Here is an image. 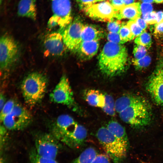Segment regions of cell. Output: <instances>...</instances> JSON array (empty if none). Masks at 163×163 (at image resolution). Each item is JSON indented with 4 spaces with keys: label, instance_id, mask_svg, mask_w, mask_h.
Returning <instances> with one entry per match:
<instances>
[{
    "label": "cell",
    "instance_id": "obj_1",
    "mask_svg": "<svg viewBox=\"0 0 163 163\" xmlns=\"http://www.w3.org/2000/svg\"><path fill=\"white\" fill-rule=\"evenodd\" d=\"M115 109L123 121L135 128L147 126L152 120L151 105L141 96L130 94L121 96L115 101Z\"/></svg>",
    "mask_w": 163,
    "mask_h": 163
},
{
    "label": "cell",
    "instance_id": "obj_2",
    "mask_svg": "<svg viewBox=\"0 0 163 163\" xmlns=\"http://www.w3.org/2000/svg\"><path fill=\"white\" fill-rule=\"evenodd\" d=\"M128 59L127 51L124 46L108 41L98 56L99 70L108 77L119 75L125 71Z\"/></svg>",
    "mask_w": 163,
    "mask_h": 163
},
{
    "label": "cell",
    "instance_id": "obj_3",
    "mask_svg": "<svg viewBox=\"0 0 163 163\" xmlns=\"http://www.w3.org/2000/svg\"><path fill=\"white\" fill-rule=\"evenodd\" d=\"M47 84V78L40 73L33 72L26 76L21 85L25 103L32 107L40 102L45 94Z\"/></svg>",
    "mask_w": 163,
    "mask_h": 163
},
{
    "label": "cell",
    "instance_id": "obj_4",
    "mask_svg": "<svg viewBox=\"0 0 163 163\" xmlns=\"http://www.w3.org/2000/svg\"><path fill=\"white\" fill-rule=\"evenodd\" d=\"M96 136L107 155L114 163H121L126 158L129 148L116 138L106 127L100 128Z\"/></svg>",
    "mask_w": 163,
    "mask_h": 163
},
{
    "label": "cell",
    "instance_id": "obj_5",
    "mask_svg": "<svg viewBox=\"0 0 163 163\" xmlns=\"http://www.w3.org/2000/svg\"><path fill=\"white\" fill-rule=\"evenodd\" d=\"M53 15L49 19L48 28L52 29L59 27V31L63 30L72 22L70 0H51Z\"/></svg>",
    "mask_w": 163,
    "mask_h": 163
},
{
    "label": "cell",
    "instance_id": "obj_6",
    "mask_svg": "<svg viewBox=\"0 0 163 163\" xmlns=\"http://www.w3.org/2000/svg\"><path fill=\"white\" fill-rule=\"evenodd\" d=\"M78 124L70 115H61L53 124L50 133L59 141L71 147L73 136Z\"/></svg>",
    "mask_w": 163,
    "mask_h": 163
},
{
    "label": "cell",
    "instance_id": "obj_7",
    "mask_svg": "<svg viewBox=\"0 0 163 163\" xmlns=\"http://www.w3.org/2000/svg\"><path fill=\"white\" fill-rule=\"evenodd\" d=\"M19 55L18 44L11 36L2 35L0 39V65L2 72H7L18 60Z\"/></svg>",
    "mask_w": 163,
    "mask_h": 163
},
{
    "label": "cell",
    "instance_id": "obj_8",
    "mask_svg": "<svg viewBox=\"0 0 163 163\" xmlns=\"http://www.w3.org/2000/svg\"><path fill=\"white\" fill-rule=\"evenodd\" d=\"M52 102L67 106L75 112L79 113L80 109L75 102L69 80L64 75L50 94Z\"/></svg>",
    "mask_w": 163,
    "mask_h": 163
},
{
    "label": "cell",
    "instance_id": "obj_9",
    "mask_svg": "<svg viewBox=\"0 0 163 163\" xmlns=\"http://www.w3.org/2000/svg\"><path fill=\"white\" fill-rule=\"evenodd\" d=\"M32 120V115L28 110L16 103L2 122L7 129L18 131L26 128L30 124Z\"/></svg>",
    "mask_w": 163,
    "mask_h": 163
},
{
    "label": "cell",
    "instance_id": "obj_10",
    "mask_svg": "<svg viewBox=\"0 0 163 163\" xmlns=\"http://www.w3.org/2000/svg\"><path fill=\"white\" fill-rule=\"evenodd\" d=\"M34 147L37 153L42 156L56 159L61 145L59 141L51 133H40L34 137Z\"/></svg>",
    "mask_w": 163,
    "mask_h": 163
},
{
    "label": "cell",
    "instance_id": "obj_11",
    "mask_svg": "<svg viewBox=\"0 0 163 163\" xmlns=\"http://www.w3.org/2000/svg\"><path fill=\"white\" fill-rule=\"evenodd\" d=\"M146 89L154 102L163 106V59L160 61L150 77Z\"/></svg>",
    "mask_w": 163,
    "mask_h": 163
},
{
    "label": "cell",
    "instance_id": "obj_12",
    "mask_svg": "<svg viewBox=\"0 0 163 163\" xmlns=\"http://www.w3.org/2000/svg\"><path fill=\"white\" fill-rule=\"evenodd\" d=\"M84 25L79 19L75 20L62 33L63 40L66 48L75 53L82 42L81 35Z\"/></svg>",
    "mask_w": 163,
    "mask_h": 163
},
{
    "label": "cell",
    "instance_id": "obj_13",
    "mask_svg": "<svg viewBox=\"0 0 163 163\" xmlns=\"http://www.w3.org/2000/svg\"><path fill=\"white\" fill-rule=\"evenodd\" d=\"M86 14L94 19L110 22L115 18L117 11L109 2L92 4L82 9Z\"/></svg>",
    "mask_w": 163,
    "mask_h": 163
},
{
    "label": "cell",
    "instance_id": "obj_14",
    "mask_svg": "<svg viewBox=\"0 0 163 163\" xmlns=\"http://www.w3.org/2000/svg\"><path fill=\"white\" fill-rule=\"evenodd\" d=\"M44 46L45 54L55 56L62 55L66 47L63 41L62 33L59 31L49 34L44 39Z\"/></svg>",
    "mask_w": 163,
    "mask_h": 163
},
{
    "label": "cell",
    "instance_id": "obj_15",
    "mask_svg": "<svg viewBox=\"0 0 163 163\" xmlns=\"http://www.w3.org/2000/svg\"><path fill=\"white\" fill-rule=\"evenodd\" d=\"M142 13L139 2H135L125 5L120 10L117 11L115 18L120 20L127 18L135 20L140 18Z\"/></svg>",
    "mask_w": 163,
    "mask_h": 163
},
{
    "label": "cell",
    "instance_id": "obj_16",
    "mask_svg": "<svg viewBox=\"0 0 163 163\" xmlns=\"http://www.w3.org/2000/svg\"><path fill=\"white\" fill-rule=\"evenodd\" d=\"M37 0H20L17 8V14L20 17L36 20Z\"/></svg>",
    "mask_w": 163,
    "mask_h": 163
},
{
    "label": "cell",
    "instance_id": "obj_17",
    "mask_svg": "<svg viewBox=\"0 0 163 163\" xmlns=\"http://www.w3.org/2000/svg\"><path fill=\"white\" fill-rule=\"evenodd\" d=\"M99 47L98 41H82L75 53L82 59H89L97 53Z\"/></svg>",
    "mask_w": 163,
    "mask_h": 163
},
{
    "label": "cell",
    "instance_id": "obj_18",
    "mask_svg": "<svg viewBox=\"0 0 163 163\" xmlns=\"http://www.w3.org/2000/svg\"><path fill=\"white\" fill-rule=\"evenodd\" d=\"M107 128L125 146L129 148V142L125 129L117 121L111 120L108 123Z\"/></svg>",
    "mask_w": 163,
    "mask_h": 163
},
{
    "label": "cell",
    "instance_id": "obj_19",
    "mask_svg": "<svg viewBox=\"0 0 163 163\" xmlns=\"http://www.w3.org/2000/svg\"><path fill=\"white\" fill-rule=\"evenodd\" d=\"M85 98L88 104L93 107L102 108L104 106L105 94L95 89L87 90L85 94Z\"/></svg>",
    "mask_w": 163,
    "mask_h": 163
},
{
    "label": "cell",
    "instance_id": "obj_20",
    "mask_svg": "<svg viewBox=\"0 0 163 163\" xmlns=\"http://www.w3.org/2000/svg\"><path fill=\"white\" fill-rule=\"evenodd\" d=\"M103 36V33L94 26L84 25L82 33V42L98 41Z\"/></svg>",
    "mask_w": 163,
    "mask_h": 163
},
{
    "label": "cell",
    "instance_id": "obj_21",
    "mask_svg": "<svg viewBox=\"0 0 163 163\" xmlns=\"http://www.w3.org/2000/svg\"><path fill=\"white\" fill-rule=\"evenodd\" d=\"M98 154L94 148L89 147L85 149L72 163H92Z\"/></svg>",
    "mask_w": 163,
    "mask_h": 163
},
{
    "label": "cell",
    "instance_id": "obj_22",
    "mask_svg": "<svg viewBox=\"0 0 163 163\" xmlns=\"http://www.w3.org/2000/svg\"><path fill=\"white\" fill-rule=\"evenodd\" d=\"M29 163H58L56 159L40 155L37 153L34 148L29 152Z\"/></svg>",
    "mask_w": 163,
    "mask_h": 163
},
{
    "label": "cell",
    "instance_id": "obj_23",
    "mask_svg": "<svg viewBox=\"0 0 163 163\" xmlns=\"http://www.w3.org/2000/svg\"><path fill=\"white\" fill-rule=\"evenodd\" d=\"M105 102L104 106L102 108L107 114L111 116L115 115V101L113 97L110 95L105 94Z\"/></svg>",
    "mask_w": 163,
    "mask_h": 163
},
{
    "label": "cell",
    "instance_id": "obj_24",
    "mask_svg": "<svg viewBox=\"0 0 163 163\" xmlns=\"http://www.w3.org/2000/svg\"><path fill=\"white\" fill-rule=\"evenodd\" d=\"M134 42L136 44L141 45L147 49H149L152 43L151 36L149 33L144 31L136 38Z\"/></svg>",
    "mask_w": 163,
    "mask_h": 163
},
{
    "label": "cell",
    "instance_id": "obj_25",
    "mask_svg": "<svg viewBox=\"0 0 163 163\" xmlns=\"http://www.w3.org/2000/svg\"><path fill=\"white\" fill-rule=\"evenodd\" d=\"M119 34L123 43L133 40L135 37L126 23H122Z\"/></svg>",
    "mask_w": 163,
    "mask_h": 163
},
{
    "label": "cell",
    "instance_id": "obj_26",
    "mask_svg": "<svg viewBox=\"0 0 163 163\" xmlns=\"http://www.w3.org/2000/svg\"><path fill=\"white\" fill-rule=\"evenodd\" d=\"M151 61L150 57L146 55L143 58L139 59H133L132 60L133 64L135 69L137 70H141L147 67Z\"/></svg>",
    "mask_w": 163,
    "mask_h": 163
},
{
    "label": "cell",
    "instance_id": "obj_27",
    "mask_svg": "<svg viewBox=\"0 0 163 163\" xmlns=\"http://www.w3.org/2000/svg\"><path fill=\"white\" fill-rule=\"evenodd\" d=\"M16 103L12 99H10L6 102L2 110L0 111V120L2 122L4 118L12 110Z\"/></svg>",
    "mask_w": 163,
    "mask_h": 163
},
{
    "label": "cell",
    "instance_id": "obj_28",
    "mask_svg": "<svg viewBox=\"0 0 163 163\" xmlns=\"http://www.w3.org/2000/svg\"><path fill=\"white\" fill-rule=\"evenodd\" d=\"M147 49L145 46L139 45L136 44L134 48L133 54L134 59H141L146 55Z\"/></svg>",
    "mask_w": 163,
    "mask_h": 163
},
{
    "label": "cell",
    "instance_id": "obj_29",
    "mask_svg": "<svg viewBox=\"0 0 163 163\" xmlns=\"http://www.w3.org/2000/svg\"><path fill=\"white\" fill-rule=\"evenodd\" d=\"M126 24L135 37L136 38L144 31L137 24L134 20H130Z\"/></svg>",
    "mask_w": 163,
    "mask_h": 163
},
{
    "label": "cell",
    "instance_id": "obj_30",
    "mask_svg": "<svg viewBox=\"0 0 163 163\" xmlns=\"http://www.w3.org/2000/svg\"><path fill=\"white\" fill-rule=\"evenodd\" d=\"M122 23L120 20H113L108 22L107 24V28L109 32L119 33Z\"/></svg>",
    "mask_w": 163,
    "mask_h": 163
},
{
    "label": "cell",
    "instance_id": "obj_31",
    "mask_svg": "<svg viewBox=\"0 0 163 163\" xmlns=\"http://www.w3.org/2000/svg\"><path fill=\"white\" fill-rule=\"evenodd\" d=\"M7 129L3 125H1L0 127V149L2 150L4 149L7 140Z\"/></svg>",
    "mask_w": 163,
    "mask_h": 163
},
{
    "label": "cell",
    "instance_id": "obj_32",
    "mask_svg": "<svg viewBox=\"0 0 163 163\" xmlns=\"http://www.w3.org/2000/svg\"><path fill=\"white\" fill-rule=\"evenodd\" d=\"M142 17L148 24L152 25L157 23L156 13L154 11L142 15Z\"/></svg>",
    "mask_w": 163,
    "mask_h": 163
},
{
    "label": "cell",
    "instance_id": "obj_33",
    "mask_svg": "<svg viewBox=\"0 0 163 163\" xmlns=\"http://www.w3.org/2000/svg\"><path fill=\"white\" fill-rule=\"evenodd\" d=\"M107 38L109 42L118 44H123L119 33L109 32Z\"/></svg>",
    "mask_w": 163,
    "mask_h": 163
},
{
    "label": "cell",
    "instance_id": "obj_34",
    "mask_svg": "<svg viewBox=\"0 0 163 163\" xmlns=\"http://www.w3.org/2000/svg\"><path fill=\"white\" fill-rule=\"evenodd\" d=\"M110 158L104 154H98L92 163H111Z\"/></svg>",
    "mask_w": 163,
    "mask_h": 163
},
{
    "label": "cell",
    "instance_id": "obj_35",
    "mask_svg": "<svg viewBox=\"0 0 163 163\" xmlns=\"http://www.w3.org/2000/svg\"><path fill=\"white\" fill-rule=\"evenodd\" d=\"M154 34L158 39L163 37V22L155 24Z\"/></svg>",
    "mask_w": 163,
    "mask_h": 163
},
{
    "label": "cell",
    "instance_id": "obj_36",
    "mask_svg": "<svg viewBox=\"0 0 163 163\" xmlns=\"http://www.w3.org/2000/svg\"><path fill=\"white\" fill-rule=\"evenodd\" d=\"M141 10L142 15L152 11V6L150 3H142L140 4Z\"/></svg>",
    "mask_w": 163,
    "mask_h": 163
},
{
    "label": "cell",
    "instance_id": "obj_37",
    "mask_svg": "<svg viewBox=\"0 0 163 163\" xmlns=\"http://www.w3.org/2000/svg\"><path fill=\"white\" fill-rule=\"evenodd\" d=\"M111 5L116 11L119 10L125 6L123 0H112Z\"/></svg>",
    "mask_w": 163,
    "mask_h": 163
},
{
    "label": "cell",
    "instance_id": "obj_38",
    "mask_svg": "<svg viewBox=\"0 0 163 163\" xmlns=\"http://www.w3.org/2000/svg\"><path fill=\"white\" fill-rule=\"evenodd\" d=\"M137 24L144 31L147 27V24L143 19L140 17L134 20Z\"/></svg>",
    "mask_w": 163,
    "mask_h": 163
},
{
    "label": "cell",
    "instance_id": "obj_39",
    "mask_svg": "<svg viewBox=\"0 0 163 163\" xmlns=\"http://www.w3.org/2000/svg\"><path fill=\"white\" fill-rule=\"evenodd\" d=\"M79 2L80 6L82 9L88 5L93 4L97 2V0H78Z\"/></svg>",
    "mask_w": 163,
    "mask_h": 163
},
{
    "label": "cell",
    "instance_id": "obj_40",
    "mask_svg": "<svg viewBox=\"0 0 163 163\" xmlns=\"http://www.w3.org/2000/svg\"><path fill=\"white\" fill-rule=\"evenodd\" d=\"M157 17V24L163 22V11H159L156 13Z\"/></svg>",
    "mask_w": 163,
    "mask_h": 163
},
{
    "label": "cell",
    "instance_id": "obj_41",
    "mask_svg": "<svg viewBox=\"0 0 163 163\" xmlns=\"http://www.w3.org/2000/svg\"><path fill=\"white\" fill-rule=\"evenodd\" d=\"M6 102L5 101V98L3 94L1 93L0 95V110L1 111L3 107L5 104Z\"/></svg>",
    "mask_w": 163,
    "mask_h": 163
},
{
    "label": "cell",
    "instance_id": "obj_42",
    "mask_svg": "<svg viewBox=\"0 0 163 163\" xmlns=\"http://www.w3.org/2000/svg\"><path fill=\"white\" fill-rule=\"evenodd\" d=\"M136 0H123L125 5H129L134 3Z\"/></svg>",
    "mask_w": 163,
    "mask_h": 163
},
{
    "label": "cell",
    "instance_id": "obj_43",
    "mask_svg": "<svg viewBox=\"0 0 163 163\" xmlns=\"http://www.w3.org/2000/svg\"><path fill=\"white\" fill-rule=\"evenodd\" d=\"M142 1L143 3H152L154 2V0H139Z\"/></svg>",
    "mask_w": 163,
    "mask_h": 163
},
{
    "label": "cell",
    "instance_id": "obj_44",
    "mask_svg": "<svg viewBox=\"0 0 163 163\" xmlns=\"http://www.w3.org/2000/svg\"><path fill=\"white\" fill-rule=\"evenodd\" d=\"M0 163H8L7 160L5 158V157L2 156H1Z\"/></svg>",
    "mask_w": 163,
    "mask_h": 163
},
{
    "label": "cell",
    "instance_id": "obj_45",
    "mask_svg": "<svg viewBox=\"0 0 163 163\" xmlns=\"http://www.w3.org/2000/svg\"><path fill=\"white\" fill-rule=\"evenodd\" d=\"M154 2L156 3H163V0H154Z\"/></svg>",
    "mask_w": 163,
    "mask_h": 163
},
{
    "label": "cell",
    "instance_id": "obj_46",
    "mask_svg": "<svg viewBox=\"0 0 163 163\" xmlns=\"http://www.w3.org/2000/svg\"><path fill=\"white\" fill-rule=\"evenodd\" d=\"M140 161H141V162L142 163H152L150 162L144 161H142V160H140Z\"/></svg>",
    "mask_w": 163,
    "mask_h": 163
},
{
    "label": "cell",
    "instance_id": "obj_47",
    "mask_svg": "<svg viewBox=\"0 0 163 163\" xmlns=\"http://www.w3.org/2000/svg\"><path fill=\"white\" fill-rule=\"evenodd\" d=\"M104 0H97V1H102Z\"/></svg>",
    "mask_w": 163,
    "mask_h": 163
},
{
    "label": "cell",
    "instance_id": "obj_48",
    "mask_svg": "<svg viewBox=\"0 0 163 163\" xmlns=\"http://www.w3.org/2000/svg\"><path fill=\"white\" fill-rule=\"evenodd\" d=\"M111 0L112 1V0Z\"/></svg>",
    "mask_w": 163,
    "mask_h": 163
}]
</instances>
